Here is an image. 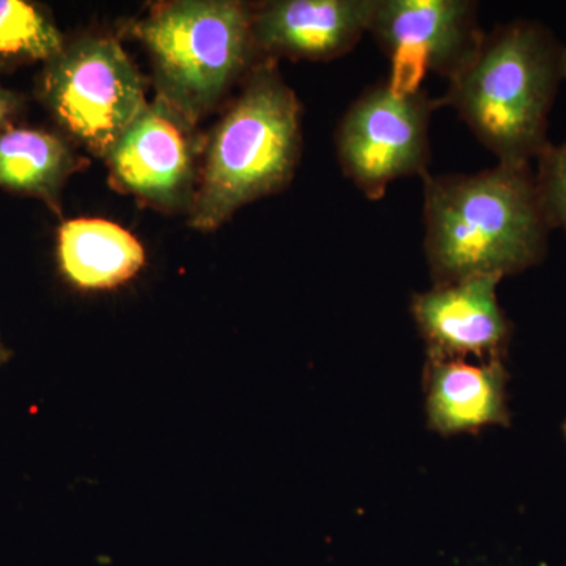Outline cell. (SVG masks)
I'll return each mask as SVG.
<instances>
[{
  "mask_svg": "<svg viewBox=\"0 0 566 566\" xmlns=\"http://www.w3.org/2000/svg\"><path fill=\"white\" fill-rule=\"evenodd\" d=\"M6 357H7L6 349H3L2 344H0V363H3V360H6Z\"/></svg>",
  "mask_w": 566,
  "mask_h": 566,
  "instance_id": "cell-17",
  "label": "cell"
},
{
  "mask_svg": "<svg viewBox=\"0 0 566 566\" xmlns=\"http://www.w3.org/2000/svg\"><path fill=\"white\" fill-rule=\"evenodd\" d=\"M301 112L277 62H260L207 142L189 226L218 230L245 205L292 182L303 151Z\"/></svg>",
  "mask_w": 566,
  "mask_h": 566,
  "instance_id": "cell-3",
  "label": "cell"
},
{
  "mask_svg": "<svg viewBox=\"0 0 566 566\" xmlns=\"http://www.w3.org/2000/svg\"><path fill=\"white\" fill-rule=\"evenodd\" d=\"M375 0H274L252 7L263 61L327 62L344 57L370 28Z\"/></svg>",
  "mask_w": 566,
  "mask_h": 566,
  "instance_id": "cell-10",
  "label": "cell"
},
{
  "mask_svg": "<svg viewBox=\"0 0 566 566\" xmlns=\"http://www.w3.org/2000/svg\"><path fill=\"white\" fill-rule=\"evenodd\" d=\"M21 109V96L0 85V133L13 125L11 122Z\"/></svg>",
  "mask_w": 566,
  "mask_h": 566,
  "instance_id": "cell-16",
  "label": "cell"
},
{
  "mask_svg": "<svg viewBox=\"0 0 566 566\" xmlns=\"http://www.w3.org/2000/svg\"><path fill=\"white\" fill-rule=\"evenodd\" d=\"M535 177L551 226L566 232V142L543 153Z\"/></svg>",
  "mask_w": 566,
  "mask_h": 566,
  "instance_id": "cell-15",
  "label": "cell"
},
{
  "mask_svg": "<svg viewBox=\"0 0 566 566\" xmlns=\"http://www.w3.org/2000/svg\"><path fill=\"white\" fill-rule=\"evenodd\" d=\"M80 167V156L57 134L14 125L0 133V188L36 197L59 214L63 186Z\"/></svg>",
  "mask_w": 566,
  "mask_h": 566,
  "instance_id": "cell-13",
  "label": "cell"
},
{
  "mask_svg": "<svg viewBox=\"0 0 566 566\" xmlns=\"http://www.w3.org/2000/svg\"><path fill=\"white\" fill-rule=\"evenodd\" d=\"M499 275H475L416 293L411 314L427 359L504 360L512 323L497 300Z\"/></svg>",
  "mask_w": 566,
  "mask_h": 566,
  "instance_id": "cell-9",
  "label": "cell"
},
{
  "mask_svg": "<svg viewBox=\"0 0 566 566\" xmlns=\"http://www.w3.org/2000/svg\"><path fill=\"white\" fill-rule=\"evenodd\" d=\"M423 249L433 285L520 274L546 256L553 230L531 166L423 177Z\"/></svg>",
  "mask_w": 566,
  "mask_h": 566,
  "instance_id": "cell-1",
  "label": "cell"
},
{
  "mask_svg": "<svg viewBox=\"0 0 566 566\" xmlns=\"http://www.w3.org/2000/svg\"><path fill=\"white\" fill-rule=\"evenodd\" d=\"M46 10L25 0H0V73L51 61L65 48Z\"/></svg>",
  "mask_w": 566,
  "mask_h": 566,
  "instance_id": "cell-14",
  "label": "cell"
},
{
  "mask_svg": "<svg viewBox=\"0 0 566 566\" xmlns=\"http://www.w3.org/2000/svg\"><path fill=\"white\" fill-rule=\"evenodd\" d=\"M479 10L474 0H375L368 33L389 59V81L416 91L427 73L457 76L485 36Z\"/></svg>",
  "mask_w": 566,
  "mask_h": 566,
  "instance_id": "cell-7",
  "label": "cell"
},
{
  "mask_svg": "<svg viewBox=\"0 0 566 566\" xmlns=\"http://www.w3.org/2000/svg\"><path fill=\"white\" fill-rule=\"evenodd\" d=\"M40 98L59 126L106 158L147 107L145 80L112 36H82L44 63Z\"/></svg>",
  "mask_w": 566,
  "mask_h": 566,
  "instance_id": "cell-5",
  "label": "cell"
},
{
  "mask_svg": "<svg viewBox=\"0 0 566 566\" xmlns=\"http://www.w3.org/2000/svg\"><path fill=\"white\" fill-rule=\"evenodd\" d=\"M441 106L423 88L397 87L389 80L368 87L335 132L345 177L368 200H381L400 178H423L431 161V115Z\"/></svg>",
  "mask_w": 566,
  "mask_h": 566,
  "instance_id": "cell-6",
  "label": "cell"
},
{
  "mask_svg": "<svg viewBox=\"0 0 566 566\" xmlns=\"http://www.w3.org/2000/svg\"><path fill=\"white\" fill-rule=\"evenodd\" d=\"M564 433H565V438H566V422L564 424Z\"/></svg>",
  "mask_w": 566,
  "mask_h": 566,
  "instance_id": "cell-19",
  "label": "cell"
},
{
  "mask_svg": "<svg viewBox=\"0 0 566 566\" xmlns=\"http://www.w3.org/2000/svg\"><path fill=\"white\" fill-rule=\"evenodd\" d=\"M506 382L509 371L502 360L427 359L423 390L428 427L438 434L455 436L509 424Z\"/></svg>",
  "mask_w": 566,
  "mask_h": 566,
  "instance_id": "cell-11",
  "label": "cell"
},
{
  "mask_svg": "<svg viewBox=\"0 0 566 566\" xmlns=\"http://www.w3.org/2000/svg\"><path fill=\"white\" fill-rule=\"evenodd\" d=\"M111 182L145 203L191 212L200 172L193 125L156 96L106 155Z\"/></svg>",
  "mask_w": 566,
  "mask_h": 566,
  "instance_id": "cell-8",
  "label": "cell"
},
{
  "mask_svg": "<svg viewBox=\"0 0 566 566\" xmlns=\"http://www.w3.org/2000/svg\"><path fill=\"white\" fill-rule=\"evenodd\" d=\"M564 80V44L539 22L516 20L485 32L441 104L497 163L531 166L551 147L547 125Z\"/></svg>",
  "mask_w": 566,
  "mask_h": 566,
  "instance_id": "cell-2",
  "label": "cell"
},
{
  "mask_svg": "<svg viewBox=\"0 0 566 566\" xmlns=\"http://www.w3.org/2000/svg\"><path fill=\"white\" fill-rule=\"evenodd\" d=\"M564 55H565V73H566V46H564Z\"/></svg>",
  "mask_w": 566,
  "mask_h": 566,
  "instance_id": "cell-18",
  "label": "cell"
},
{
  "mask_svg": "<svg viewBox=\"0 0 566 566\" xmlns=\"http://www.w3.org/2000/svg\"><path fill=\"white\" fill-rule=\"evenodd\" d=\"M62 274L87 292L114 290L133 281L145 264V251L133 233L106 219L80 218L59 229Z\"/></svg>",
  "mask_w": 566,
  "mask_h": 566,
  "instance_id": "cell-12",
  "label": "cell"
},
{
  "mask_svg": "<svg viewBox=\"0 0 566 566\" xmlns=\"http://www.w3.org/2000/svg\"><path fill=\"white\" fill-rule=\"evenodd\" d=\"M133 33L150 54L156 96L193 126L263 61L252 7L234 0L163 3Z\"/></svg>",
  "mask_w": 566,
  "mask_h": 566,
  "instance_id": "cell-4",
  "label": "cell"
}]
</instances>
